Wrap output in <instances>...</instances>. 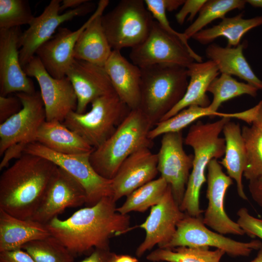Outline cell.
Here are the masks:
<instances>
[{
    "instance_id": "cell-1",
    "label": "cell",
    "mask_w": 262,
    "mask_h": 262,
    "mask_svg": "<svg viewBox=\"0 0 262 262\" xmlns=\"http://www.w3.org/2000/svg\"><path fill=\"white\" fill-rule=\"evenodd\" d=\"M116 202L105 197L65 220L54 217L46 224L51 235L75 257L95 248L110 249V238L130 230V216L116 211Z\"/></svg>"
},
{
    "instance_id": "cell-2",
    "label": "cell",
    "mask_w": 262,
    "mask_h": 262,
    "mask_svg": "<svg viewBox=\"0 0 262 262\" xmlns=\"http://www.w3.org/2000/svg\"><path fill=\"white\" fill-rule=\"evenodd\" d=\"M58 166L46 158L24 153L0 177V210L31 219Z\"/></svg>"
},
{
    "instance_id": "cell-3",
    "label": "cell",
    "mask_w": 262,
    "mask_h": 262,
    "mask_svg": "<svg viewBox=\"0 0 262 262\" xmlns=\"http://www.w3.org/2000/svg\"><path fill=\"white\" fill-rule=\"evenodd\" d=\"M230 120L222 117L213 122L203 123L200 120L189 129L184 144L194 151L193 167L182 200L180 205L181 211L192 216H200L204 211L200 208V191L207 182L206 170L210 161L224 155L225 141L220 134L225 124Z\"/></svg>"
},
{
    "instance_id": "cell-4",
    "label": "cell",
    "mask_w": 262,
    "mask_h": 262,
    "mask_svg": "<svg viewBox=\"0 0 262 262\" xmlns=\"http://www.w3.org/2000/svg\"><path fill=\"white\" fill-rule=\"evenodd\" d=\"M140 68L138 108L154 127L183 98L189 82L188 70L186 67L169 64Z\"/></svg>"
},
{
    "instance_id": "cell-5",
    "label": "cell",
    "mask_w": 262,
    "mask_h": 262,
    "mask_svg": "<svg viewBox=\"0 0 262 262\" xmlns=\"http://www.w3.org/2000/svg\"><path fill=\"white\" fill-rule=\"evenodd\" d=\"M153 127L139 108L131 110L111 136L91 152L90 162L94 169L102 177L112 179L131 154L152 147L148 133Z\"/></svg>"
},
{
    "instance_id": "cell-6",
    "label": "cell",
    "mask_w": 262,
    "mask_h": 262,
    "mask_svg": "<svg viewBox=\"0 0 262 262\" xmlns=\"http://www.w3.org/2000/svg\"><path fill=\"white\" fill-rule=\"evenodd\" d=\"M131 110L114 92L94 100L88 112H70L62 123L95 148L111 136Z\"/></svg>"
},
{
    "instance_id": "cell-7",
    "label": "cell",
    "mask_w": 262,
    "mask_h": 262,
    "mask_svg": "<svg viewBox=\"0 0 262 262\" xmlns=\"http://www.w3.org/2000/svg\"><path fill=\"white\" fill-rule=\"evenodd\" d=\"M154 21L143 0H122L101 16L103 29L113 50L132 49L141 44Z\"/></svg>"
},
{
    "instance_id": "cell-8",
    "label": "cell",
    "mask_w": 262,
    "mask_h": 262,
    "mask_svg": "<svg viewBox=\"0 0 262 262\" xmlns=\"http://www.w3.org/2000/svg\"><path fill=\"white\" fill-rule=\"evenodd\" d=\"M24 153L49 160L70 174L84 189L88 207L95 205L103 197H112V180L102 177L95 171L90 162L91 153L61 154L36 142L28 145Z\"/></svg>"
},
{
    "instance_id": "cell-9",
    "label": "cell",
    "mask_w": 262,
    "mask_h": 262,
    "mask_svg": "<svg viewBox=\"0 0 262 262\" xmlns=\"http://www.w3.org/2000/svg\"><path fill=\"white\" fill-rule=\"evenodd\" d=\"M178 246H211L222 249L231 257H248L253 250L262 247V242L259 240L248 242L235 241L209 229L201 216H192L185 213L178 224L173 237L162 248Z\"/></svg>"
},
{
    "instance_id": "cell-10",
    "label": "cell",
    "mask_w": 262,
    "mask_h": 262,
    "mask_svg": "<svg viewBox=\"0 0 262 262\" xmlns=\"http://www.w3.org/2000/svg\"><path fill=\"white\" fill-rule=\"evenodd\" d=\"M129 57L132 63L140 68L157 64L187 67L195 62L181 41L166 32L156 20L147 38L131 49Z\"/></svg>"
},
{
    "instance_id": "cell-11",
    "label": "cell",
    "mask_w": 262,
    "mask_h": 262,
    "mask_svg": "<svg viewBox=\"0 0 262 262\" xmlns=\"http://www.w3.org/2000/svg\"><path fill=\"white\" fill-rule=\"evenodd\" d=\"M22 109L0 124V156L12 145L27 146L35 142L37 132L46 121V113L40 91L16 93Z\"/></svg>"
},
{
    "instance_id": "cell-12",
    "label": "cell",
    "mask_w": 262,
    "mask_h": 262,
    "mask_svg": "<svg viewBox=\"0 0 262 262\" xmlns=\"http://www.w3.org/2000/svg\"><path fill=\"white\" fill-rule=\"evenodd\" d=\"M89 1L60 14L61 0H51L42 13L34 17L19 39V60L23 69L35 56L38 48L52 37L62 23L92 11L93 5Z\"/></svg>"
},
{
    "instance_id": "cell-13",
    "label": "cell",
    "mask_w": 262,
    "mask_h": 262,
    "mask_svg": "<svg viewBox=\"0 0 262 262\" xmlns=\"http://www.w3.org/2000/svg\"><path fill=\"white\" fill-rule=\"evenodd\" d=\"M28 77L34 78L40 89L46 121L63 122L68 114L76 111L77 98L69 79L52 77L35 55L23 68Z\"/></svg>"
},
{
    "instance_id": "cell-14",
    "label": "cell",
    "mask_w": 262,
    "mask_h": 262,
    "mask_svg": "<svg viewBox=\"0 0 262 262\" xmlns=\"http://www.w3.org/2000/svg\"><path fill=\"white\" fill-rule=\"evenodd\" d=\"M183 142L182 131L165 133L157 153L160 177L170 186L179 205L185 194L194 159L193 155L185 151Z\"/></svg>"
},
{
    "instance_id": "cell-15",
    "label": "cell",
    "mask_w": 262,
    "mask_h": 262,
    "mask_svg": "<svg viewBox=\"0 0 262 262\" xmlns=\"http://www.w3.org/2000/svg\"><path fill=\"white\" fill-rule=\"evenodd\" d=\"M185 215L168 185L160 202L151 208L147 219L139 226L146 235L136 250V256L141 257L155 246L164 248L173 237L178 224Z\"/></svg>"
},
{
    "instance_id": "cell-16",
    "label": "cell",
    "mask_w": 262,
    "mask_h": 262,
    "mask_svg": "<svg viewBox=\"0 0 262 262\" xmlns=\"http://www.w3.org/2000/svg\"><path fill=\"white\" fill-rule=\"evenodd\" d=\"M207 169L206 196L208 206L202 217L203 223L223 235H244L243 229L237 222L229 217L225 211V196L228 189L233 184L232 179L224 172L217 159L211 160Z\"/></svg>"
},
{
    "instance_id": "cell-17",
    "label": "cell",
    "mask_w": 262,
    "mask_h": 262,
    "mask_svg": "<svg viewBox=\"0 0 262 262\" xmlns=\"http://www.w3.org/2000/svg\"><path fill=\"white\" fill-rule=\"evenodd\" d=\"M86 201V193L82 186L58 166L39 208L31 219L46 225L66 208L81 206Z\"/></svg>"
},
{
    "instance_id": "cell-18",
    "label": "cell",
    "mask_w": 262,
    "mask_h": 262,
    "mask_svg": "<svg viewBox=\"0 0 262 262\" xmlns=\"http://www.w3.org/2000/svg\"><path fill=\"white\" fill-rule=\"evenodd\" d=\"M21 33L20 27L0 29V96L36 92L20 62L18 42Z\"/></svg>"
},
{
    "instance_id": "cell-19",
    "label": "cell",
    "mask_w": 262,
    "mask_h": 262,
    "mask_svg": "<svg viewBox=\"0 0 262 262\" xmlns=\"http://www.w3.org/2000/svg\"><path fill=\"white\" fill-rule=\"evenodd\" d=\"M159 173L157 154L143 147L133 152L120 165L112 180L115 202L154 180Z\"/></svg>"
},
{
    "instance_id": "cell-20",
    "label": "cell",
    "mask_w": 262,
    "mask_h": 262,
    "mask_svg": "<svg viewBox=\"0 0 262 262\" xmlns=\"http://www.w3.org/2000/svg\"><path fill=\"white\" fill-rule=\"evenodd\" d=\"M66 76L77 98L76 112L85 113L87 106L97 98L115 92L104 67L74 59Z\"/></svg>"
},
{
    "instance_id": "cell-21",
    "label": "cell",
    "mask_w": 262,
    "mask_h": 262,
    "mask_svg": "<svg viewBox=\"0 0 262 262\" xmlns=\"http://www.w3.org/2000/svg\"><path fill=\"white\" fill-rule=\"evenodd\" d=\"M94 16L93 13L80 28L75 31L65 27L59 28L56 34L36 51L35 55L53 78L61 79L66 76V72L74 60V50L76 42Z\"/></svg>"
},
{
    "instance_id": "cell-22",
    "label": "cell",
    "mask_w": 262,
    "mask_h": 262,
    "mask_svg": "<svg viewBox=\"0 0 262 262\" xmlns=\"http://www.w3.org/2000/svg\"><path fill=\"white\" fill-rule=\"evenodd\" d=\"M104 67L120 99L131 110L138 109L140 102L141 68L128 61L119 50H112Z\"/></svg>"
},
{
    "instance_id": "cell-23",
    "label": "cell",
    "mask_w": 262,
    "mask_h": 262,
    "mask_svg": "<svg viewBox=\"0 0 262 262\" xmlns=\"http://www.w3.org/2000/svg\"><path fill=\"white\" fill-rule=\"evenodd\" d=\"M109 3L108 0H100L94 16L81 33L75 47L74 58L104 67L113 50L101 23L103 12Z\"/></svg>"
},
{
    "instance_id": "cell-24",
    "label": "cell",
    "mask_w": 262,
    "mask_h": 262,
    "mask_svg": "<svg viewBox=\"0 0 262 262\" xmlns=\"http://www.w3.org/2000/svg\"><path fill=\"white\" fill-rule=\"evenodd\" d=\"M187 68L189 81L185 94L180 102L161 121L174 116L189 106L195 105L205 108L211 104L206 92L211 83L220 74L215 63L210 60L201 63L194 62Z\"/></svg>"
},
{
    "instance_id": "cell-25",
    "label": "cell",
    "mask_w": 262,
    "mask_h": 262,
    "mask_svg": "<svg viewBox=\"0 0 262 262\" xmlns=\"http://www.w3.org/2000/svg\"><path fill=\"white\" fill-rule=\"evenodd\" d=\"M51 234L46 225L21 219L0 210V252L21 249L27 243Z\"/></svg>"
},
{
    "instance_id": "cell-26",
    "label": "cell",
    "mask_w": 262,
    "mask_h": 262,
    "mask_svg": "<svg viewBox=\"0 0 262 262\" xmlns=\"http://www.w3.org/2000/svg\"><path fill=\"white\" fill-rule=\"evenodd\" d=\"M246 45L244 42L236 47H223L212 44L205 49V54L215 63L220 73L236 76L259 90H262V81L255 74L243 54Z\"/></svg>"
},
{
    "instance_id": "cell-27",
    "label": "cell",
    "mask_w": 262,
    "mask_h": 262,
    "mask_svg": "<svg viewBox=\"0 0 262 262\" xmlns=\"http://www.w3.org/2000/svg\"><path fill=\"white\" fill-rule=\"evenodd\" d=\"M222 132L225 150L224 157L219 163L226 169L227 175L235 180L240 197L247 200L242 183L246 164V151L242 129L238 123L229 120L224 125Z\"/></svg>"
},
{
    "instance_id": "cell-28",
    "label": "cell",
    "mask_w": 262,
    "mask_h": 262,
    "mask_svg": "<svg viewBox=\"0 0 262 262\" xmlns=\"http://www.w3.org/2000/svg\"><path fill=\"white\" fill-rule=\"evenodd\" d=\"M35 142L56 152L74 155L91 153L93 148L83 138L59 121H45Z\"/></svg>"
},
{
    "instance_id": "cell-29",
    "label": "cell",
    "mask_w": 262,
    "mask_h": 262,
    "mask_svg": "<svg viewBox=\"0 0 262 262\" xmlns=\"http://www.w3.org/2000/svg\"><path fill=\"white\" fill-rule=\"evenodd\" d=\"M240 13L235 16L222 19L217 25L203 29L192 37L202 45L208 44L219 37H225L227 46L236 47L243 35L250 30L262 25V15L244 18Z\"/></svg>"
},
{
    "instance_id": "cell-30",
    "label": "cell",
    "mask_w": 262,
    "mask_h": 262,
    "mask_svg": "<svg viewBox=\"0 0 262 262\" xmlns=\"http://www.w3.org/2000/svg\"><path fill=\"white\" fill-rule=\"evenodd\" d=\"M225 253L221 249L211 250L208 246H178L158 248L149 253L146 259L152 262H220Z\"/></svg>"
},
{
    "instance_id": "cell-31",
    "label": "cell",
    "mask_w": 262,
    "mask_h": 262,
    "mask_svg": "<svg viewBox=\"0 0 262 262\" xmlns=\"http://www.w3.org/2000/svg\"><path fill=\"white\" fill-rule=\"evenodd\" d=\"M168 186L161 177L154 179L128 195L116 211L122 214H128L131 212L144 213L160 202Z\"/></svg>"
},
{
    "instance_id": "cell-32",
    "label": "cell",
    "mask_w": 262,
    "mask_h": 262,
    "mask_svg": "<svg viewBox=\"0 0 262 262\" xmlns=\"http://www.w3.org/2000/svg\"><path fill=\"white\" fill-rule=\"evenodd\" d=\"M258 90L253 85L238 82L230 75L221 74L213 81L207 89L213 96L208 107L211 111L217 112L224 102L244 95L256 97Z\"/></svg>"
},
{
    "instance_id": "cell-33",
    "label": "cell",
    "mask_w": 262,
    "mask_h": 262,
    "mask_svg": "<svg viewBox=\"0 0 262 262\" xmlns=\"http://www.w3.org/2000/svg\"><path fill=\"white\" fill-rule=\"evenodd\" d=\"M218 116L228 117V113L214 112L209 108L198 106H189L174 116L156 124L150 131L148 137L153 140L156 137L167 133L182 131V130L204 116Z\"/></svg>"
},
{
    "instance_id": "cell-34",
    "label": "cell",
    "mask_w": 262,
    "mask_h": 262,
    "mask_svg": "<svg viewBox=\"0 0 262 262\" xmlns=\"http://www.w3.org/2000/svg\"><path fill=\"white\" fill-rule=\"evenodd\" d=\"M241 129L246 151L243 176L249 181L262 179V129L254 125Z\"/></svg>"
},
{
    "instance_id": "cell-35",
    "label": "cell",
    "mask_w": 262,
    "mask_h": 262,
    "mask_svg": "<svg viewBox=\"0 0 262 262\" xmlns=\"http://www.w3.org/2000/svg\"><path fill=\"white\" fill-rule=\"evenodd\" d=\"M246 3V0H207L197 17L183 33L188 40L213 21L223 19L227 13L235 9H244Z\"/></svg>"
},
{
    "instance_id": "cell-36",
    "label": "cell",
    "mask_w": 262,
    "mask_h": 262,
    "mask_svg": "<svg viewBox=\"0 0 262 262\" xmlns=\"http://www.w3.org/2000/svg\"><path fill=\"white\" fill-rule=\"evenodd\" d=\"M21 249L35 262H74V257L52 235L29 242Z\"/></svg>"
},
{
    "instance_id": "cell-37",
    "label": "cell",
    "mask_w": 262,
    "mask_h": 262,
    "mask_svg": "<svg viewBox=\"0 0 262 262\" xmlns=\"http://www.w3.org/2000/svg\"><path fill=\"white\" fill-rule=\"evenodd\" d=\"M34 18L28 1L0 0V29L30 25Z\"/></svg>"
},
{
    "instance_id": "cell-38",
    "label": "cell",
    "mask_w": 262,
    "mask_h": 262,
    "mask_svg": "<svg viewBox=\"0 0 262 262\" xmlns=\"http://www.w3.org/2000/svg\"><path fill=\"white\" fill-rule=\"evenodd\" d=\"M144 1L153 17L156 19V21L161 27L168 33L177 37L181 41L189 50L196 62H202V57L195 52L191 48L188 42V39L184 34L176 31L170 26L166 16V10L164 5V0H145Z\"/></svg>"
},
{
    "instance_id": "cell-39",
    "label": "cell",
    "mask_w": 262,
    "mask_h": 262,
    "mask_svg": "<svg viewBox=\"0 0 262 262\" xmlns=\"http://www.w3.org/2000/svg\"><path fill=\"white\" fill-rule=\"evenodd\" d=\"M236 214L237 223L245 234L250 237H258L262 240V218L253 216L245 207L239 209Z\"/></svg>"
},
{
    "instance_id": "cell-40",
    "label": "cell",
    "mask_w": 262,
    "mask_h": 262,
    "mask_svg": "<svg viewBox=\"0 0 262 262\" xmlns=\"http://www.w3.org/2000/svg\"><path fill=\"white\" fill-rule=\"evenodd\" d=\"M22 108V103L16 96H0V123L17 113Z\"/></svg>"
},
{
    "instance_id": "cell-41",
    "label": "cell",
    "mask_w": 262,
    "mask_h": 262,
    "mask_svg": "<svg viewBox=\"0 0 262 262\" xmlns=\"http://www.w3.org/2000/svg\"><path fill=\"white\" fill-rule=\"evenodd\" d=\"M206 1L207 0H185L181 9L175 15L177 22L180 25H182L188 16H189L187 21L192 22Z\"/></svg>"
},
{
    "instance_id": "cell-42",
    "label": "cell",
    "mask_w": 262,
    "mask_h": 262,
    "mask_svg": "<svg viewBox=\"0 0 262 262\" xmlns=\"http://www.w3.org/2000/svg\"><path fill=\"white\" fill-rule=\"evenodd\" d=\"M232 114V118L243 120L249 125H254L262 129V99L247 110Z\"/></svg>"
},
{
    "instance_id": "cell-43",
    "label": "cell",
    "mask_w": 262,
    "mask_h": 262,
    "mask_svg": "<svg viewBox=\"0 0 262 262\" xmlns=\"http://www.w3.org/2000/svg\"><path fill=\"white\" fill-rule=\"evenodd\" d=\"M0 262H35L22 249L0 252Z\"/></svg>"
},
{
    "instance_id": "cell-44",
    "label": "cell",
    "mask_w": 262,
    "mask_h": 262,
    "mask_svg": "<svg viewBox=\"0 0 262 262\" xmlns=\"http://www.w3.org/2000/svg\"><path fill=\"white\" fill-rule=\"evenodd\" d=\"M112 253L110 249L95 248L89 256L79 262H110Z\"/></svg>"
},
{
    "instance_id": "cell-45",
    "label": "cell",
    "mask_w": 262,
    "mask_h": 262,
    "mask_svg": "<svg viewBox=\"0 0 262 262\" xmlns=\"http://www.w3.org/2000/svg\"><path fill=\"white\" fill-rule=\"evenodd\" d=\"M248 189L254 201L262 207V179L249 181Z\"/></svg>"
},
{
    "instance_id": "cell-46",
    "label": "cell",
    "mask_w": 262,
    "mask_h": 262,
    "mask_svg": "<svg viewBox=\"0 0 262 262\" xmlns=\"http://www.w3.org/2000/svg\"><path fill=\"white\" fill-rule=\"evenodd\" d=\"M89 1L88 0H64L61 2L60 7V12L70 8H77Z\"/></svg>"
},
{
    "instance_id": "cell-47",
    "label": "cell",
    "mask_w": 262,
    "mask_h": 262,
    "mask_svg": "<svg viewBox=\"0 0 262 262\" xmlns=\"http://www.w3.org/2000/svg\"><path fill=\"white\" fill-rule=\"evenodd\" d=\"M110 262H139V261L136 257L129 255L117 254L113 252Z\"/></svg>"
},
{
    "instance_id": "cell-48",
    "label": "cell",
    "mask_w": 262,
    "mask_h": 262,
    "mask_svg": "<svg viewBox=\"0 0 262 262\" xmlns=\"http://www.w3.org/2000/svg\"><path fill=\"white\" fill-rule=\"evenodd\" d=\"M185 0H164V5L166 11H173L182 6Z\"/></svg>"
},
{
    "instance_id": "cell-49",
    "label": "cell",
    "mask_w": 262,
    "mask_h": 262,
    "mask_svg": "<svg viewBox=\"0 0 262 262\" xmlns=\"http://www.w3.org/2000/svg\"><path fill=\"white\" fill-rule=\"evenodd\" d=\"M246 1L253 7L262 8V0H246Z\"/></svg>"
},
{
    "instance_id": "cell-50",
    "label": "cell",
    "mask_w": 262,
    "mask_h": 262,
    "mask_svg": "<svg viewBox=\"0 0 262 262\" xmlns=\"http://www.w3.org/2000/svg\"><path fill=\"white\" fill-rule=\"evenodd\" d=\"M250 262H262V247H261L256 257Z\"/></svg>"
}]
</instances>
